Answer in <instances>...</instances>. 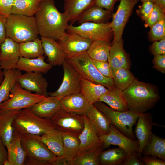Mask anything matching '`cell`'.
I'll return each mask as SVG.
<instances>
[{"mask_svg": "<svg viewBox=\"0 0 165 165\" xmlns=\"http://www.w3.org/2000/svg\"><path fill=\"white\" fill-rule=\"evenodd\" d=\"M6 37L20 43L38 38L39 33L35 16L11 14L7 17Z\"/></svg>", "mask_w": 165, "mask_h": 165, "instance_id": "obj_4", "label": "cell"}, {"mask_svg": "<svg viewBox=\"0 0 165 165\" xmlns=\"http://www.w3.org/2000/svg\"><path fill=\"white\" fill-rule=\"evenodd\" d=\"M57 42L66 56V59L87 51L92 41L75 33L66 32Z\"/></svg>", "mask_w": 165, "mask_h": 165, "instance_id": "obj_14", "label": "cell"}, {"mask_svg": "<svg viewBox=\"0 0 165 165\" xmlns=\"http://www.w3.org/2000/svg\"><path fill=\"white\" fill-rule=\"evenodd\" d=\"M20 57L19 43L6 37L0 46V68L4 71L16 69Z\"/></svg>", "mask_w": 165, "mask_h": 165, "instance_id": "obj_15", "label": "cell"}, {"mask_svg": "<svg viewBox=\"0 0 165 165\" xmlns=\"http://www.w3.org/2000/svg\"><path fill=\"white\" fill-rule=\"evenodd\" d=\"M154 3L160 6L165 12V0H152Z\"/></svg>", "mask_w": 165, "mask_h": 165, "instance_id": "obj_53", "label": "cell"}, {"mask_svg": "<svg viewBox=\"0 0 165 165\" xmlns=\"http://www.w3.org/2000/svg\"><path fill=\"white\" fill-rule=\"evenodd\" d=\"M109 90L101 85L94 83L82 77L81 93L91 105L98 101L101 96Z\"/></svg>", "mask_w": 165, "mask_h": 165, "instance_id": "obj_33", "label": "cell"}, {"mask_svg": "<svg viewBox=\"0 0 165 165\" xmlns=\"http://www.w3.org/2000/svg\"><path fill=\"white\" fill-rule=\"evenodd\" d=\"M86 116L98 135L109 133L111 124L110 120L93 104L91 105Z\"/></svg>", "mask_w": 165, "mask_h": 165, "instance_id": "obj_28", "label": "cell"}, {"mask_svg": "<svg viewBox=\"0 0 165 165\" xmlns=\"http://www.w3.org/2000/svg\"><path fill=\"white\" fill-rule=\"evenodd\" d=\"M61 133L64 155L57 156L56 162L57 165H65L68 160L78 155L80 149V141L78 136L68 132H61Z\"/></svg>", "mask_w": 165, "mask_h": 165, "instance_id": "obj_20", "label": "cell"}, {"mask_svg": "<svg viewBox=\"0 0 165 165\" xmlns=\"http://www.w3.org/2000/svg\"><path fill=\"white\" fill-rule=\"evenodd\" d=\"M6 146L0 137V165H3L5 160L8 159V152Z\"/></svg>", "mask_w": 165, "mask_h": 165, "instance_id": "obj_52", "label": "cell"}, {"mask_svg": "<svg viewBox=\"0 0 165 165\" xmlns=\"http://www.w3.org/2000/svg\"><path fill=\"white\" fill-rule=\"evenodd\" d=\"M123 43L122 39L112 43L108 61L113 71L120 68H129V59L124 49Z\"/></svg>", "mask_w": 165, "mask_h": 165, "instance_id": "obj_21", "label": "cell"}, {"mask_svg": "<svg viewBox=\"0 0 165 165\" xmlns=\"http://www.w3.org/2000/svg\"><path fill=\"white\" fill-rule=\"evenodd\" d=\"M98 136L105 148L109 147L111 145H117L123 149L127 155L138 152L139 149L138 141L125 136L112 124L108 134H100Z\"/></svg>", "mask_w": 165, "mask_h": 165, "instance_id": "obj_13", "label": "cell"}, {"mask_svg": "<svg viewBox=\"0 0 165 165\" xmlns=\"http://www.w3.org/2000/svg\"><path fill=\"white\" fill-rule=\"evenodd\" d=\"M112 43L106 40H98L92 42L86 52L92 60L107 61Z\"/></svg>", "mask_w": 165, "mask_h": 165, "instance_id": "obj_34", "label": "cell"}, {"mask_svg": "<svg viewBox=\"0 0 165 165\" xmlns=\"http://www.w3.org/2000/svg\"><path fill=\"white\" fill-rule=\"evenodd\" d=\"M137 120L135 133L139 143L138 155L139 156L151 140L154 123L152 115L148 113L139 114Z\"/></svg>", "mask_w": 165, "mask_h": 165, "instance_id": "obj_17", "label": "cell"}, {"mask_svg": "<svg viewBox=\"0 0 165 165\" xmlns=\"http://www.w3.org/2000/svg\"><path fill=\"white\" fill-rule=\"evenodd\" d=\"M142 4L138 6V9L136 10V13L141 19L145 21L154 6V3L152 0H140Z\"/></svg>", "mask_w": 165, "mask_h": 165, "instance_id": "obj_43", "label": "cell"}, {"mask_svg": "<svg viewBox=\"0 0 165 165\" xmlns=\"http://www.w3.org/2000/svg\"><path fill=\"white\" fill-rule=\"evenodd\" d=\"M7 17L6 16L0 15V46L6 38V26Z\"/></svg>", "mask_w": 165, "mask_h": 165, "instance_id": "obj_51", "label": "cell"}, {"mask_svg": "<svg viewBox=\"0 0 165 165\" xmlns=\"http://www.w3.org/2000/svg\"><path fill=\"white\" fill-rule=\"evenodd\" d=\"M110 22H86L77 26L68 24L66 32L77 34L92 42L98 40L111 41L113 38V31L109 26Z\"/></svg>", "mask_w": 165, "mask_h": 165, "instance_id": "obj_9", "label": "cell"}, {"mask_svg": "<svg viewBox=\"0 0 165 165\" xmlns=\"http://www.w3.org/2000/svg\"><path fill=\"white\" fill-rule=\"evenodd\" d=\"M44 56L34 58H27L20 57L16 68L26 72L47 73L52 67L44 61Z\"/></svg>", "mask_w": 165, "mask_h": 165, "instance_id": "obj_27", "label": "cell"}, {"mask_svg": "<svg viewBox=\"0 0 165 165\" xmlns=\"http://www.w3.org/2000/svg\"><path fill=\"white\" fill-rule=\"evenodd\" d=\"M14 0H0V15L7 17L11 14Z\"/></svg>", "mask_w": 165, "mask_h": 165, "instance_id": "obj_47", "label": "cell"}, {"mask_svg": "<svg viewBox=\"0 0 165 165\" xmlns=\"http://www.w3.org/2000/svg\"><path fill=\"white\" fill-rule=\"evenodd\" d=\"M127 156L126 152L119 147L109 148L101 152L99 157V165H123Z\"/></svg>", "mask_w": 165, "mask_h": 165, "instance_id": "obj_35", "label": "cell"}, {"mask_svg": "<svg viewBox=\"0 0 165 165\" xmlns=\"http://www.w3.org/2000/svg\"><path fill=\"white\" fill-rule=\"evenodd\" d=\"M150 50L153 55L165 54V38L153 42Z\"/></svg>", "mask_w": 165, "mask_h": 165, "instance_id": "obj_45", "label": "cell"}, {"mask_svg": "<svg viewBox=\"0 0 165 165\" xmlns=\"http://www.w3.org/2000/svg\"><path fill=\"white\" fill-rule=\"evenodd\" d=\"M112 12L93 6L84 11L77 21L79 25L86 22L106 23L112 16Z\"/></svg>", "mask_w": 165, "mask_h": 165, "instance_id": "obj_30", "label": "cell"}, {"mask_svg": "<svg viewBox=\"0 0 165 165\" xmlns=\"http://www.w3.org/2000/svg\"><path fill=\"white\" fill-rule=\"evenodd\" d=\"M116 12L112 15L109 26L113 33L112 42L122 39L125 27L131 16L134 7L140 0H120Z\"/></svg>", "mask_w": 165, "mask_h": 165, "instance_id": "obj_12", "label": "cell"}, {"mask_svg": "<svg viewBox=\"0 0 165 165\" xmlns=\"http://www.w3.org/2000/svg\"><path fill=\"white\" fill-rule=\"evenodd\" d=\"M138 152L127 155L122 165H145L138 158Z\"/></svg>", "mask_w": 165, "mask_h": 165, "instance_id": "obj_50", "label": "cell"}, {"mask_svg": "<svg viewBox=\"0 0 165 165\" xmlns=\"http://www.w3.org/2000/svg\"><path fill=\"white\" fill-rule=\"evenodd\" d=\"M84 128L78 136L80 141L79 154L103 143L99 138L98 135L86 115L84 116Z\"/></svg>", "mask_w": 165, "mask_h": 165, "instance_id": "obj_22", "label": "cell"}, {"mask_svg": "<svg viewBox=\"0 0 165 165\" xmlns=\"http://www.w3.org/2000/svg\"><path fill=\"white\" fill-rule=\"evenodd\" d=\"M165 12L160 6L154 4L152 11L145 21V26L146 27H151L165 15Z\"/></svg>", "mask_w": 165, "mask_h": 165, "instance_id": "obj_42", "label": "cell"}, {"mask_svg": "<svg viewBox=\"0 0 165 165\" xmlns=\"http://www.w3.org/2000/svg\"><path fill=\"white\" fill-rule=\"evenodd\" d=\"M3 165H11V164L8 159H6L4 160L3 162Z\"/></svg>", "mask_w": 165, "mask_h": 165, "instance_id": "obj_55", "label": "cell"}, {"mask_svg": "<svg viewBox=\"0 0 165 165\" xmlns=\"http://www.w3.org/2000/svg\"><path fill=\"white\" fill-rule=\"evenodd\" d=\"M91 59V61L98 71L103 76L112 78L113 71L107 61H102Z\"/></svg>", "mask_w": 165, "mask_h": 165, "instance_id": "obj_44", "label": "cell"}, {"mask_svg": "<svg viewBox=\"0 0 165 165\" xmlns=\"http://www.w3.org/2000/svg\"><path fill=\"white\" fill-rule=\"evenodd\" d=\"M84 116L60 108L50 120L55 129L79 136L84 127Z\"/></svg>", "mask_w": 165, "mask_h": 165, "instance_id": "obj_10", "label": "cell"}, {"mask_svg": "<svg viewBox=\"0 0 165 165\" xmlns=\"http://www.w3.org/2000/svg\"><path fill=\"white\" fill-rule=\"evenodd\" d=\"M128 110L138 114L146 112L159 101V93L156 87L137 79L123 91Z\"/></svg>", "mask_w": 165, "mask_h": 165, "instance_id": "obj_2", "label": "cell"}, {"mask_svg": "<svg viewBox=\"0 0 165 165\" xmlns=\"http://www.w3.org/2000/svg\"><path fill=\"white\" fill-rule=\"evenodd\" d=\"M153 67L163 73H165V54L154 56Z\"/></svg>", "mask_w": 165, "mask_h": 165, "instance_id": "obj_46", "label": "cell"}, {"mask_svg": "<svg viewBox=\"0 0 165 165\" xmlns=\"http://www.w3.org/2000/svg\"><path fill=\"white\" fill-rule=\"evenodd\" d=\"M150 28L148 36L150 40L153 42L165 38V15Z\"/></svg>", "mask_w": 165, "mask_h": 165, "instance_id": "obj_41", "label": "cell"}, {"mask_svg": "<svg viewBox=\"0 0 165 165\" xmlns=\"http://www.w3.org/2000/svg\"><path fill=\"white\" fill-rule=\"evenodd\" d=\"M4 78L0 85V104L9 98L11 90L22 74L17 69L4 71Z\"/></svg>", "mask_w": 165, "mask_h": 165, "instance_id": "obj_37", "label": "cell"}, {"mask_svg": "<svg viewBox=\"0 0 165 165\" xmlns=\"http://www.w3.org/2000/svg\"><path fill=\"white\" fill-rule=\"evenodd\" d=\"M20 57L34 58L44 56L42 41L38 38L34 40L19 44Z\"/></svg>", "mask_w": 165, "mask_h": 165, "instance_id": "obj_38", "label": "cell"}, {"mask_svg": "<svg viewBox=\"0 0 165 165\" xmlns=\"http://www.w3.org/2000/svg\"><path fill=\"white\" fill-rule=\"evenodd\" d=\"M112 78L116 88L122 91L130 86L135 79L129 68H125L114 71Z\"/></svg>", "mask_w": 165, "mask_h": 165, "instance_id": "obj_40", "label": "cell"}, {"mask_svg": "<svg viewBox=\"0 0 165 165\" xmlns=\"http://www.w3.org/2000/svg\"><path fill=\"white\" fill-rule=\"evenodd\" d=\"M18 133L26 155L25 165H53L57 156L41 140L40 135Z\"/></svg>", "mask_w": 165, "mask_h": 165, "instance_id": "obj_3", "label": "cell"}, {"mask_svg": "<svg viewBox=\"0 0 165 165\" xmlns=\"http://www.w3.org/2000/svg\"><path fill=\"white\" fill-rule=\"evenodd\" d=\"M82 77L94 83L101 85L109 90L115 89L112 78L106 77L97 70L86 52L66 59Z\"/></svg>", "mask_w": 165, "mask_h": 165, "instance_id": "obj_6", "label": "cell"}, {"mask_svg": "<svg viewBox=\"0 0 165 165\" xmlns=\"http://www.w3.org/2000/svg\"><path fill=\"white\" fill-rule=\"evenodd\" d=\"M40 39L44 54L52 66L62 65L66 59V56L61 47L55 40L41 36Z\"/></svg>", "mask_w": 165, "mask_h": 165, "instance_id": "obj_19", "label": "cell"}, {"mask_svg": "<svg viewBox=\"0 0 165 165\" xmlns=\"http://www.w3.org/2000/svg\"><path fill=\"white\" fill-rule=\"evenodd\" d=\"M91 105L81 93L74 94L60 100L61 108L76 114L87 115Z\"/></svg>", "mask_w": 165, "mask_h": 165, "instance_id": "obj_18", "label": "cell"}, {"mask_svg": "<svg viewBox=\"0 0 165 165\" xmlns=\"http://www.w3.org/2000/svg\"><path fill=\"white\" fill-rule=\"evenodd\" d=\"M12 126L18 133L41 135L55 129L50 119L38 117L30 108L21 110L15 116Z\"/></svg>", "mask_w": 165, "mask_h": 165, "instance_id": "obj_5", "label": "cell"}, {"mask_svg": "<svg viewBox=\"0 0 165 165\" xmlns=\"http://www.w3.org/2000/svg\"><path fill=\"white\" fill-rule=\"evenodd\" d=\"M35 16L41 36L58 40L66 32L68 18L58 10L54 0H42Z\"/></svg>", "mask_w": 165, "mask_h": 165, "instance_id": "obj_1", "label": "cell"}, {"mask_svg": "<svg viewBox=\"0 0 165 165\" xmlns=\"http://www.w3.org/2000/svg\"><path fill=\"white\" fill-rule=\"evenodd\" d=\"M64 75L62 81L56 91L48 93L61 100L66 96L81 92L82 77L65 60L62 64Z\"/></svg>", "mask_w": 165, "mask_h": 165, "instance_id": "obj_11", "label": "cell"}, {"mask_svg": "<svg viewBox=\"0 0 165 165\" xmlns=\"http://www.w3.org/2000/svg\"><path fill=\"white\" fill-rule=\"evenodd\" d=\"M46 97L24 89L16 82L11 90L9 98L0 104V109L21 110L30 108Z\"/></svg>", "mask_w": 165, "mask_h": 165, "instance_id": "obj_8", "label": "cell"}, {"mask_svg": "<svg viewBox=\"0 0 165 165\" xmlns=\"http://www.w3.org/2000/svg\"><path fill=\"white\" fill-rule=\"evenodd\" d=\"M41 140L57 156H63L64 148L61 132L55 129L40 136Z\"/></svg>", "mask_w": 165, "mask_h": 165, "instance_id": "obj_32", "label": "cell"}, {"mask_svg": "<svg viewBox=\"0 0 165 165\" xmlns=\"http://www.w3.org/2000/svg\"><path fill=\"white\" fill-rule=\"evenodd\" d=\"M8 160L11 165H24L26 155L23 148L18 133L14 130L9 146L6 148Z\"/></svg>", "mask_w": 165, "mask_h": 165, "instance_id": "obj_29", "label": "cell"}, {"mask_svg": "<svg viewBox=\"0 0 165 165\" xmlns=\"http://www.w3.org/2000/svg\"><path fill=\"white\" fill-rule=\"evenodd\" d=\"M4 78V73L3 71L0 68V85L2 83Z\"/></svg>", "mask_w": 165, "mask_h": 165, "instance_id": "obj_54", "label": "cell"}, {"mask_svg": "<svg viewBox=\"0 0 165 165\" xmlns=\"http://www.w3.org/2000/svg\"><path fill=\"white\" fill-rule=\"evenodd\" d=\"M145 165H165V161L155 157L144 155L141 158Z\"/></svg>", "mask_w": 165, "mask_h": 165, "instance_id": "obj_49", "label": "cell"}, {"mask_svg": "<svg viewBox=\"0 0 165 165\" xmlns=\"http://www.w3.org/2000/svg\"><path fill=\"white\" fill-rule=\"evenodd\" d=\"M42 74L26 72L19 76L16 82L22 88L26 90L47 97L48 83Z\"/></svg>", "mask_w": 165, "mask_h": 165, "instance_id": "obj_16", "label": "cell"}, {"mask_svg": "<svg viewBox=\"0 0 165 165\" xmlns=\"http://www.w3.org/2000/svg\"><path fill=\"white\" fill-rule=\"evenodd\" d=\"M120 0H94V5L112 11L116 3Z\"/></svg>", "mask_w": 165, "mask_h": 165, "instance_id": "obj_48", "label": "cell"}, {"mask_svg": "<svg viewBox=\"0 0 165 165\" xmlns=\"http://www.w3.org/2000/svg\"><path fill=\"white\" fill-rule=\"evenodd\" d=\"M98 101L107 104L111 108L119 111L128 110L127 102L123 96V91L116 88L104 94Z\"/></svg>", "mask_w": 165, "mask_h": 165, "instance_id": "obj_31", "label": "cell"}, {"mask_svg": "<svg viewBox=\"0 0 165 165\" xmlns=\"http://www.w3.org/2000/svg\"><path fill=\"white\" fill-rule=\"evenodd\" d=\"M93 105L104 113L113 124L123 134L134 140L133 127L137 121L139 114L128 110L119 111L108 107L103 102L97 101Z\"/></svg>", "mask_w": 165, "mask_h": 165, "instance_id": "obj_7", "label": "cell"}, {"mask_svg": "<svg viewBox=\"0 0 165 165\" xmlns=\"http://www.w3.org/2000/svg\"><path fill=\"white\" fill-rule=\"evenodd\" d=\"M141 155L151 156L165 160V139L153 134L151 140Z\"/></svg>", "mask_w": 165, "mask_h": 165, "instance_id": "obj_39", "label": "cell"}, {"mask_svg": "<svg viewBox=\"0 0 165 165\" xmlns=\"http://www.w3.org/2000/svg\"><path fill=\"white\" fill-rule=\"evenodd\" d=\"M60 108V100L52 96L46 97L30 108L37 116L48 119H50Z\"/></svg>", "mask_w": 165, "mask_h": 165, "instance_id": "obj_23", "label": "cell"}, {"mask_svg": "<svg viewBox=\"0 0 165 165\" xmlns=\"http://www.w3.org/2000/svg\"><path fill=\"white\" fill-rule=\"evenodd\" d=\"M42 0H14L11 14L34 16Z\"/></svg>", "mask_w": 165, "mask_h": 165, "instance_id": "obj_36", "label": "cell"}, {"mask_svg": "<svg viewBox=\"0 0 165 165\" xmlns=\"http://www.w3.org/2000/svg\"><path fill=\"white\" fill-rule=\"evenodd\" d=\"M94 0H64V13L71 24L77 21L81 14L94 5Z\"/></svg>", "mask_w": 165, "mask_h": 165, "instance_id": "obj_25", "label": "cell"}, {"mask_svg": "<svg viewBox=\"0 0 165 165\" xmlns=\"http://www.w3.org/2000/svg\"><path fill=\"white\" fill-rule=\"evenodd\" d=\"M105 148L104 143L83 152L68 160L65 165H99L101 152Z\"/></svg>", "mask_w": 165, "mask_h": 165, "instance_id": "obj_26", "label": "cell"}, {"mask_svg": "<svg viewBox=\"0 0 165 165\" xmlns=\"http://www.w3.org/2000/svg\"><path fill=\"white\" fill-rule=\"evenodd\" d=\"M20 110L0 109V137L6 148L9 146L13 138V120Z\"/></svg>", "mask_w": 165, "mask_h": 165, "instance_id": "obj_24", "label": "cell"}]
</instances>
